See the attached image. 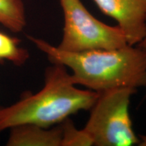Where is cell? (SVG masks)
Segmentation results:
<instances>
[{
  "label": "cell",
  "instance_id": "cell-6",
  "mask_svg": "<svg viewBox=\"0 0 146 146\" xmlns=\"http://www.w3.org/2000/svg\"><path fill=\"white\" fill-rule=\"evenodd\" d=\"M10 131L7 146H61L60 124L49 128L23 124L10 128Z\"/></svg>",
  "mask_w": 146,
  "mask_h": 146
},
{
  "label": "cell",
  "instance_id": "cell-7",
  "mask_svg": "<svg viewBox=\"0 0 146 146\" xmlns=\"http://www.w3.org/2000/svg\"><path fill=\"white\" fill-rule=\"evenodd\" d=\"M0 24L13 33L23 31L27 25L23 0H0Z\"/></svg>",
  "mask_w": 146,
  "mask_h": 146
},
{
  "label": "cell",
  "instance_id": "cell-3",
  "mask_svg": "<svg viewBox=\"0 0 146 146\" xmlns=\"http://www.w3.org/2000/svg\"><path fill=\"white\" fill-rule=\"evenodd\" d=\"M137 89L122 87L98 93L83 128L96 146H132L139 143L129 114Z\"/></svg>",
  "mask_w": 146,
  "mask_h": 146
},
{
  "label": "cell",
  "instance_id": "cell-1",
  "mask_svg": "<svg viewBox=\"0 0 146 146\" xmlns=\"http://www.w3.org/2000/svg\"><path fill=\"white\" fill-rule=\"evenodd\" d=\"M27 37L51 62L70 69L74 85L97 93L122 87L137 89L146 87V50L137 45L74 53L60 50L39 38Z\"/></svg>",
  "mask_w": 146,
  "mask_h": 146
},
{
  "label": "cell",
  "instance_id": "cell-11",
  "mask_svg": "<svg viewBox=\"0 0 146 146\" xmlns=\"http://www.w3.org/2000/svg\"><path fill=\"white\" fill-rule=\"evenodd\" d=\"M139 146H146V135H140Z\"/></svg>",
  "mask_w": 146,
  "mask_h": 146
},
{
  "label": "cell",
  "instance_id": "cell-10",
  "mask_svg": "<svg viewBox=\"0 0 146 146\" xmlns=\"http://www.w3.org/2000/svg\"><path fill=\"white\" fill-rule=\"evenodd\" d=\"M138 47H141V48L143 49V50H146V25H145V35H144L143 39L141 41L139 42V43H138L137 45Z\"/></svg>",
  "mask_w": 146,
  "mask_h": 146
},
{
  "label": "cell",
  "instance_id": "cell-9",
  "mask_svg": "<svg viewBox=\"0 0 146 146\" xmlns=\"http://www.w3.org/2000/svg\"><path fill=\"white\" fill-rule=\"evenodd\" d=\"M62 130L61 146H91L93 141L85 129H78L70 117L60 123Z\"/></svg>",
  "mask_w": 146,
  "mask_h": 146
},
{
  "label": "cell",
  "instance_id": "cell-2",
  "mask_svg": "<svg viewBox=\"0 0 146 146\" xmlns=\"http://www.w3.org/2000/svg\"><path fill=\"white\" fill-rule=\"evenodd\" d=\"M52 64L45 69L44 85L41 90L25 95L13 104L0 108V133L23 124L52 127L71 115L91 108L98 93L78 89L66 67Z\"/></svg>",
  "mask_w": 146,
  "mask_h": 146
},
{
  "label": "cell",
  "instance_id": "cell-8",
  "mask_svg": "<svg viewBox=\"0 0 146 146\" xmlns=\"http://www.w3.org/2000/svg\"><path fill=\"white\" fill-rule=\"evenodd\" d=\"M18 38L0 31V62L7 61L16 66H22L29 58V53L21 47Z\"/></svg>",
  "mask_w": 146,
  "mask_h": 146
},
{
  "label": "cell",
  "instance_id": "cell-4",
  "mask_svg": "<svg viewBox=\"0 0 146 146\" xmlns=\"http://www.w3.org/2000/svg\"><path fill=\"white\" fill-rule=\"evenodd\" d=\"M63 11V34L60 50L82 52L95 50H114L127 43L125 34L117 25L110 26L99 21L81 0H60Z\"/></svg>",
  "mask_w": 146,
  "mask_h": 146
},
{
  "label": "cell",
  "instance_id": "cell-5",
  "mask_svg": "<svg viewBox=\"0 0 146 146\" xmlns=\"http://www.w3.org/2000/svg\"><path fill=\"white\" fill-rule=\"evenodd\" d=\"M100 10L112 18L125 34L127 43L137 45L145 32L146 0H93Z\"/></svg>",
  "mask_w": 146,
  "mask_h": 146
}]
</instances>
